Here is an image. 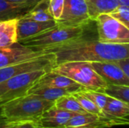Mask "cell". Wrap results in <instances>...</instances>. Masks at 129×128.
Instances as JSON below:
<instances>
[{"label": "cell", "instance_id": "6da1fadb", "mask_svg": "<svg viewBox=\"0 0 129 128\" xmlns=\"http://www.w3.org/2000/svg\"><path fill=\"white\" fill-rule=\"evenodd\" d=\"M52 53L56 63L66 62H113L129 58V44L113 45L102 43L97 38H91L86 32L79 38L42 51Z\"/></svg>", "mask_w": 129, "mask_h": 128}, {"label": "cell", "instance_id": "7a4b0ae2", "mask_svg": "<svg viewBox=\"0 0 129 128\" xmlns=\"http://www.w3.org/2000/svg\"><path fill=\"white\" fill-rule=\"evenodd\" d=\"M54 102L33 94H26L0 106L1 121H36Z\"/></svg>", "mask_w": 129, "mask_h": 128}, {"label": "cell", "instance_id": "3957f363", "mask_svg": "<svg viewBox=\"0 0 129 128\" xmlns=\"http://www.w3.org/2000/svg\"><path fill=\"white\" fill-rule=\"evenodd\" d=\"M88 25V23L79 26H64L57 24L53 28L47 29L40 34L19 40L17 42L35 51H42L46 48L80 38L86 32Z\"/></svg>", "mask_w": 129, "mask_h": 128}, {"label": "cell", "instance_id": "277c9868", "mask_svg": "<svg viewBox=\"0 0 129 128\" xmlns=\"http://www.w3.org/2000/svg\"><path fill=\"white\" fill-rule=\"evenodd\" d=\"M51 70L72 79L87 89L101 92L107 84L94 70L90 62H66L56 65Z\"/></svg>", "mask_w": 129, "mask_h": 128}, {"label": "cell", "instance_id": "5b68a950", "mask_svg": "<svg viewBox=\"0 0 129 128\" xmlns=\"http://www.w3.org/2000/svg\"><path fill=\"white\" fill-rule=\"evenodd\" d=\"M50 70L39 69L24 72L0 83V106L26 95L39 78Z\"/></svg>", "mask_w": 129, "mask_h": 128}, {"label": "cell", "instance_id": "8992f818", "mask_svg": "<svg viewBox=\"0 0 129 128\" xmlns=\"http://www.w3.org/2000/svg\"><path fill=\"white\" fill-rule=\"evenodd\" d=\"M94 21L99 41L113 45L129 44V28L109 14H101Z\"/></svg>", "mask_w": 129, "mask_h": 128}, {"label": "cell", "instance_id": "52a82bcc", "mask_svg": "<svg viewBox=\"0 0 129 128\" xmlns=\"http://www.w3.org/2000/svg\"><path fill=\"white\" fill-rule=\"evenodd\" d=\"M56 65L54 54L48 53L32 60L7 66L0 68V83L24 72L39 69L51 70Z\"/></svg>", "mask_w": 129, "mask_h": 128}, {"label": "cell", "instance_id": "ba28073f", "mask_svg": "<svg viewBox=\"0 0 129 128\" xmlns=\"http://www.w3.org/2000/svg\"><path fill=\"white\" fill-rule=\"evenodd\" d=\"M128 119L116 118L102 114H77L72 117L63 128H110L128 125Z\"/></svg>", "mask_w": 129, "mask_h": 128}, {"label": "cell", "instance_id": "9c48e42d", "mask_svg": "<svg viewBox=\"0 0 129 128\" xmlns=\"http://www.w3.org/2000/svg\"><path fill=\"white\" fill-rule=\"evenodd\" d=\"M93 21L90 19L85 0H64L63 13L58 20L59 26H79Z\"/></svg>", "mask_w": 129, "mask_h": 128}, {"label": "cell", "instance_id": "30bf717a", "mask_svg": "<svg viewBox=\"0 0 129 128\" xmlns=\"http://www.w3.org/2000/svg\"><path fill=\"white\" fill-rule=\"evenodd\" d=\"M45 54L46 53L43 51H35L16 42L11 46L0 48V68L32 60Z\"/></svg>", "mask_w": 129, "mask_h": 128}, {"label": "cell", "instance_id": "8fae6325", "mask_svg": "<svg viewBox=\"0 0 129 128\" xmlns=\"http://www.w3.org/2000/svg\"><path fill=\"white\" fill-rule=\"evenodd\" d=\"M76 115L77 113L57 108L54 104L42 113L36 123L39 128H63Z\"/></svg>", "mask_w": 129, "mask_h": 128}, {"label": "cell", "instance_id": "7c38bea8", "mask_svg": "<svg viewBox=\"0 0 129 128\" xmlns=\"http://www.w3.org/2000/svg\"><path fill=\"white\" fill-rule=\"evenodd\" d=\"M90 63L94 70L107 84L129 86V77L114 62H90Z\"/></svg>", "mask_w": 129, "mask_h": 128}, {"label": "cell", "instance_id": "4fadbf2b", "mask_svg": "<svg viewBox=\"0 0 129 128\" xmlns=\"http://www.w3.org/2000/svg\"><path fill=\"white\" fill-rule=\"evenodd\" d=\"M56 25L57 23L55 20L35 21L20 17L18 19L17 22V41L40 34L47 29L53 28Z\"/></svg>", "mask_w": 129, "mask_h": 128}, {"label": "cell", "instance_id": "5bb4252c", "mask_svg": "<svg viewBox=\"0 0 129 128\" xmlns=\"http://www.w3.org/2000/svg\"><path fill=\"white\" fill-rule=\"evenodd\" d=\"M35 84L38 85H45L63 89L68 91L71 94L79 91V90L83 88L82 85L79 84L72 79L64 75L56 73L52 70L46 72L39 78V79Z\"/></svg>", "mask_w": 129, "mask_h": 128}, {"label": "cell", "instance_id": "9a60e30c", "mask_svg": "<svg viewBox=\"0 0 129 128\" xmlns=\"http://www.w3.org/2000/svg\"><path fill=\"white\" fill-rule=\"evenodd\" d=\"M39 1L40 0L17 3L0 0V21L22 17Z\"/></svg>", "mask_w": 129, "mask_h": 128}, {"label": "cell", "instance_id": "2e32d148", "mask_svg": "<svg viewBox=\"0 0 129 128\" xmlns=\"http://www.w3.org/2000/svg\"><path fill=\"white\" fill-rule=\"evenodd\" d=\"M19 18L0 21V48L9 47L17 42V22Z\"/></svg>", "mask_w": 129, "mask_h": 128}, {"label": "cell", "instance_id": "e0dca14e", "mask_svg": "<svg viewBox=\"0 0 129 128\" xmlns=\"http://www.w3.org/2000/svg\"><path fill=\"white\" fill-rule=\"evenodd\" d=\"M101 112L107 116L128 119L129 103L108 97L107 103Z\"/></svg>", "mask_w": 129, "mask_h": 128}, {"label": "cell", "instance_id": "ac0fdd59", "mask_svg": "<svg viewBox=\"0 0 129 128\" xmlns=\"http://www.w3.org/2000/svg\"><path fill=\"white\" fill-rule=\"evenodd\" d=\"M91 20L101 14H109L119 5L118 0H85Z\"/></svg>", "mask_w": 129, "mask_h": 128}, {"label": "cell", "instance_id": "d6986e66", "mask_svg": "<svg viewBox=\"0 0 129 128\" xmlns=\"http://www.w3.org/2000/svg\"><path fill=\"white\" fill-rule=\"evenodd\" d=\"M70 94L71 93H70L68 91L63 89L56 88L45 85H38L36 84L33 86H32L26 93V94H33L44 100L52 102H54L60 97L68 95Z\"/></svg>", "mask_w": 129, "mask_h": 128}, {"label": "cell", "instance_id": "ffe728a7", "mask_svg": "<svg viewBox=\"0 0 129 128\" xmlns=\"http://www.w3.org/2000/svg\"><path fill=\"white\" fill-rule=\"evenodd\" d=\"M22 17L35 21L54 20L49 10L48 0H40Z\"/></svg>", "mask_w": 129, "mask_h": 128}, {"label": "cell", "instance_id": "44dd1931", "mask_svg": "<svg viewBox=\"0 0 129 128\" xmlns=\"http://www.w3.org/2000/svg\"><path fill=\"white\" fill-rule=\"evenodd\" d=\"M54 106L57 108L75 112L77 114H85L86 112L72 94L60 97L54 101Z\"/></svg>", "mask_w": 129, "mask_h": 128}, {"label": "cell", "instance_id": "7402d4cb", "mask_svg": "<svg viewBox=\"0 0 129 128\" xmlns=\"http://www.w3.org/2000/svg\"><path fill=\"white\" fill-rule=\"evenodd\" d=\"M101 93L108 97L129 103V86L107 84Z\"/></svg>", "mask_w": 129, "mask_h": 128}, {"label": "cell", "instance_id": "603a6c76", "mask_svg": "<svg viewBox=\"0 0 129 128\" xmlns=\"http://www.w3.org/2000/svg\"><path fill=\"white\" fill-rule=\"evenodd\" d=\"M79 91L81 94H82L83 95H85L86 97H88L91 101H92L102 111V109H104V107L105 106V105L107 103L108 96H107L106 94H104L101 92L87 89L85 88L79 90Z\"/></svg>", "mask_w": 129, "mask_h": 128}, {"label": "cell", "instance_id": "cb8c5ba5", "mask_svg": "<svg viewBox=\"0 0 129 128\" xmlns=\"http://www.w3.org/2000/svg\"><path fill=\"white\" fill-rule=\"evenodd\" d=\"M72 94L76 99L78 103L80 104V106L86 112L91 113V114H97V115L102 114L101 110L92 101H91L88 97H86L85 95L81 94L79 91H76L75 93H73Z\"/></svg>", "mask_w": 129, "mask_h": 128}, {"label": "cell", "instance_id": "d4e9b609", "mask_svg": "<svg viewBox=\"0 0 129 128\" xmlns=\"http://www.w3.org/2000/svg\"><path fill=\"white\" fill-rule=\"evenodd\" d=\"M109 14L129 28V6L119 5Z\"/></svg>", "mask_w": 129, "mask_h": 128}, {"label": "cell", "instance_id": "484cf974", "mask_svg": "<svg viewBox=\"0 0 129 128\" xmlns=\"http://www.w3.org/2000/svg\"><path fill=\"white\" fill-rule=\"evenodd\" d=\"M49 10L55 21L58 20L63 13L64 0H48Z\"/></svg>", "mask_w": 129, "mask_h": 128}, {"label": "cell", "instance_id": "4316f807", "mask_svg": "<svg viewBox=\"0 0 129 128\" xmlns=\"http://www.w3.org/2000/svg\"><path fill=\"white\" fill-rule=\"evenodd\" d=\"M113 62L127 76L129 77V58H124Z\"/></svg>", "mask_w": 129, "mask_h": 128}, {"label": "cell", "instance_id": "83f0119b", "mask_svg": "<svg viewBox=\"0 0 129 128\" xmlns=\"http://www.w3.org/2000/svg\"><path fill=\"white\" fill-rule=\"evenodd\" d=\"M14 128H39L36 121H21Z\"/></svg>", "mask_w": 129, "mask_h": 128}, {"label": "cell", "instance_id": "f1b7e54d", "mask_svg": "<svg viewBox=\"0 0 129 128\" xmlns=\"http://www.w3.org/2000/svg\"><path fill=\"white\" fill-rule=\"evenodd\" d=\"M19 121H1L0 128H14Z\"/></svg>", "mask_w": 129, "mask_h": 128}, {"label": "cell", "instance_id": "f546056e", "mask_svg": "<svg viewBox=\"0 0 129 128\" xmlns=\"http://www.w3.org/2000/svg\"><path fill=\"white\" fill-rule=\"evenodd\" d=\"M12 2H17V3H21V2H33V1H37V0H6Z\"/></svg>", "mask_w": 129, "mask_h": 128}, {"label": "cell", "instance_id": "4dcf8cb0", "mask_svg": "<svg viewBox=\"0 0 129 128\" xmlns=\"http://www.w3.org/2000/svg\"><path fill=\"white\" fill-rule=\"evenodd\" d=\"M119 2V5H124L129 6V0H118Z\"/></svg>", "mask_w": 129, "mask_h": 128}, {"label": "cell", "instance_id": "1f68e13d", "mask_svg": "<svg viewBox=\"0 0 129 128\" xmlns=\"http://www.w3.org/2000/svg\"></svg>", "mask_w": 129, "mask_h": 128}]
</instances>
